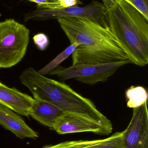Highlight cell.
<instances>
[{"mask_svg": "<svg viewBox=\"0 0 148 148\" xmlns=\"http://www.w3.org/2000/svg\"><path fill=\"white\" fill-rule=\"evenodd\" d=\"M103 4L107 9H109L112 8L115 3V0H102Z\"/></svg>", "mask_w": 148, "mask_h": 148, "instance_id": "d6986e66", "label": "cell"}, {"mask_svg": "<svg viewBox=\"0 0 148 148\" xmlns=\"http://www.w3.org/2000/svg\"><path fill=\"white\" fill-rule=\"evenodd\" d=\"M79 46V44L77 42H74L70 44L69 47L63 50L62 53L59 54L56 58L52 60L47 65L38 71L41 75H49L53 70L59 66L60 64L63 61L68 58L72 54L76 49Z\"/></svg>", "mask_w": 148, "mask_h": 148, "instance_id": "5bb4252c", "label": "cell"}, {"mask_svg": "<svg viewBox=\"0 0 148 148\" xmlns=\"http://www.w3.org/2000/svg\"><path fill=\"white\" fill-rule=\"evenodd\" d=\"M132 4L148 20V0H124Z\"/></svg>", "mask_w": 148, "mask_h": 148, "instance_id": "2e32d148", "label": "cell"}, {"mask_svg": "<svg viewBox=\"0 0 148 148\" xmlns=\"http://www.w3.org/2000/svg\"><path fill=\"white\" fill-rule=\"evenodd\" d=\"M34 42L39 49L44 50L49 44V40L45 34L40 33L35 35L33 37Z\"/></svg>", "mask_w": 148, "mask_h": 148, "instance_id": "e0dca14e", "label": "cell"}, {"mask_svg": "<svg viewBox=\"0 0 148 148\" xmlns=\"http://www.w3.org/2000/svg\"><path fill=\"white\" fill-rule=\"evenodd\" d=\"M37 4V8L46 9L62 8L59 0H28Z\"/></svg>", "mask_w": 148, "mask_h": 148, "instance_id": "9a60e30c", "label": "cell"}, {"mask_svg": "<svg viewBox=\"0 0 148 148\" xmlns=\"http://www.w3.org/2000/svg\"><path fill=\"white\" fill-rule=\"evenodd\" d=\"M59 2L62 8L77 6L82 4L79 0H59Z\"/></svg>", "mask_w": 148, "mask_h": 148, "instance_id": "ac0fdd59", "label": "cell"}, {"mask_svg": "<svg viewBox=\"0 0 148 148\" xmlns=\"http://www.w3.org/2000/svg\"><path fill=\"white\" fill-rule=\"evenodd\" d=\"M33 97L15 88H11L0 82V104L18 114L28 117L34 102Z\"/></svg>", "mask_w": 148, "mask_h": 148, "instance_id": "9c48e42d", "label": "cell"}, {"mask_svg": "<svg viewBox=\"0 0 148 148\" xmlns=\"http://www.w3.org/2000/svg\"><path fill=\"white\" fill-rule=\"evenodd\" d=\"M107 9L103 3L93 1L84 6H74L56 9L37 8L36 10L25 16V21H44L61 17H81L91 19L104 25H107L105 14Z\"/></svg>", "mask_w": 148, "mask_h": 148, "instance_id": "8992f818", "label": "cell"}, {"mask_svg": "<svg viewBox=\"0 0 148 148\" xmlns=\"http://www.w3.org/2000/svg\"><path fill=\"white\" fill-rule=\"evenodd\" d=\"M34 100L30 116L42 125L53 130L56 119L63 112L50 103Z\"/></svg>", "mask_w": 148, "mask_h": 148, "instance_id": "7c38bea8", "label": "cell"}, {"mask_svg": "<svg viewBox=\"0 0 148 148\" xmlns=\"http://www.w3.org/2000/svg\"><path fill=\"white\" fill-rule=\"evenodd\" d=\"M123 148H148L147 104L133 109V116L123 131Z\"/></svg>", "mask_w": 148, "mask_h": 148, "instance_id": "52a82bcc", "label": "cell"}, {"mask_svg": "<svg viewBox=\"0 0 148 148\" xmlns=\"http://www.w3.org/2000/svg\"><path fill=\"white\" fill-rule=\"evenodd\" d=\"M57 19L70 43L79 44L72 53V65L130 61L108 25L81 17Z\"/></svg>", "mask_w": 148, "mask_h": 148, "instance_id": "6da1fadb", "label": "cell"}, {"mask_svg": "<svg viewBox=\"0 0 148 148\" xmlns=\"http://www.w3.org/2000/svg\"><path fill=\"white\" fill-rule=\"evenodd\" d=\"M123 131L116 132L109 137L93 140H74L63 142L43 148H123Z\"/></svg>", "mask_w": 148, "mask_h": 148, "instance_id": "8fae6325", "label": "cell"}, {"mask_svg": "<svg viewBox=\"0 0 148 148\" xmlns=\"http://www.w3.org/2000/svg\"><path fill=\"white\" fill-rule=\"evenodd\" d=\"M53 130L59 134L90 132L108 135L112 130L94 121L77 114L63 113L56 119Z\"/></svg>", "mask_w": 148, "mask_h": 148, "instance_id": "ba28073f", "label": "cell"}, {"mask_svg": "<svg viewBox=\"0 0 148 148\" xmlns=\"http://www.w3.org/2000/svg\"><path fill=\"white\" fill-rule=\"evenodd\" d=\"M127 106L130 108H135L147 102L148 93L142 86H131L126 92Z\"/></svg>", "mask_w": 148, "mask_h": 148, "instance_id": "4fadbf2b", "label": "cell"}, {"mask_svg": "<svg viewBox=\"0 0 148 148\" xmlns=\"http://www.w3.org/2000/svg\"><path fill=\"white\" fill-rule=\"evenodd\" d=\"M20 79L30 90L34 99L50 103L63 113L77 114L113 131L112 123L97 109L94 103L69 85L46 77L32 67L24 70Z\"/></svg>", "mask_w": 148, "mask_h": 148, "instance_id": "7a4b0ae2", "label": "cell"}, {"mask_svg": "<svg viewBox=\"0 0 148 148\" xmlns=\"http://www.w3.org/2000/svg\"><path fill=\"white\" fill-rule=\"evenodd\" d=\"M130 61L102 64H78L67 68L58 66L49 75H55L62 81L74 79L83 83L94 85L107 81L120 68Z\"/></svg>", "mask_w": 148, "mask_h": 148, "instance_id": "5b68a950", "label": "cell"}, {"mask_svg": "<svg viewBox=\"0 0 148 148\" xmlns=\"http://www.w3.org/2000/svg\"><path fill=\"white\" fill-rule=\"evenodd\" d=\"M30 30L14 19L0 22V69L18 64L26 54Z\"/></svg>", "mask_w": 148, "mask_h": 148, "instance_id": "277c9868", "label": "cell"}, {"mask_svg": "<svg viewBox=\"0 0 148 148\" xmlns=\"http://www.w3.org/2000/svg\"><path fill=\"white\" fill-rule=\"evenodd\" d=\"M0 125L21 139L39 137L38 133L30 128L14 111L0 104Z\"/></svg>", "mask_w": 148, "mask_h": 148, "instance_id": "30bf717a", "label": "cell"}, {"mask_svg": "<svg viewBox=\"0 0 148 148\" xmlns=\"http://www.w3.org/2000/svg\"><path fill=\"white\" fill-rule=\"evenodd\" d=\"M107 24L131 63L148 64V20L124 0H115L105 14Z\"/></svg>", "mask_w": 148, "mask_h": 148, "instance_id": "3957f363", "label": "cell"}]
</instances>
